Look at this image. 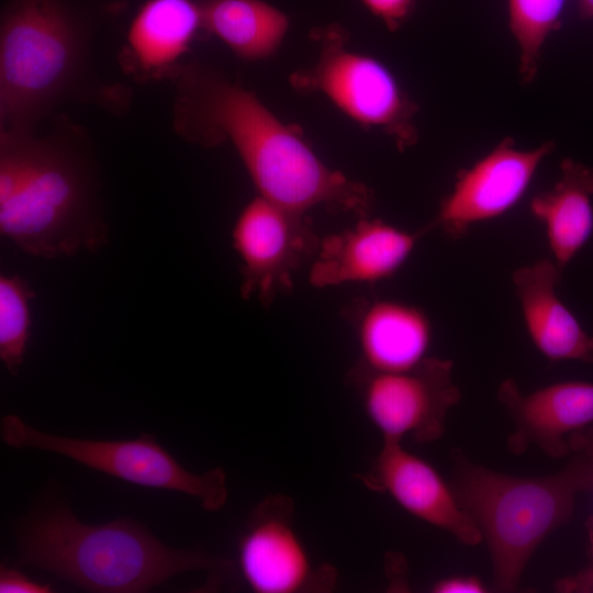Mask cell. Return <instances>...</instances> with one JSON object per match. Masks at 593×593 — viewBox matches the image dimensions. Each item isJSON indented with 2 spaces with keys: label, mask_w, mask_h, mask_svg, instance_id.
<instances>
[{
  "label": "cell",
  "mask_w": 593,
  "mask_h": 593,
  "mask_svg": "<svg viewBox=\"0 0 593 593\" xmlns=\"http://www.w3.org/2000/svg\"><path fill=\"white\" fill-rule=\"evenodd\" d=\"M174 127L199 146L231 142L258 194L290 211L323 206L366 217L374 206L368 186L329 168L298 128L211 67L194 63L179 74Z\"/></svg>",
  "instance_id": "1"
},
{
  "label": "cell",
  "mask_w": 593,
  "mask_h": 593,
  "mask_svg": "<svg viewBox=\"0 0 593 593\" xmlns=\"http://www.w3.org/2000/svg\"><path fill=\"white\" fill-rule=\"evenodd\" d=\"M0 231L48 259L105 245L108 226L82 159L57 142L1 132Z\"/></svg>",
  "instance_id": "2"
},
{
  "label": "cell",
  "mask_w": 593,
  "mask_h": 593,
  "mask_svg": "<svg viewBox=\"0 0 593 593\" xmlns=\"http://www.w3.org/2000/svg\"><path fill=\"white\" fill-rule=\"evenodd\" d=\"M16 539L20 564L91 592H146L178 573L230 566L200 550L171 548L133 519L83 524L64 503L32 513Z\"/></svg>",
  "instance_id": "3"
},
{
  "label": "cell",
  "mask_w": 593,
  "mask_h": 593,
  "mask_svg": "<svg viewBox=\"0 0 593 593\" xmlns=\"http://www.w3.org/2000/svg\"><path fill=\"white\" fill-rule=\"evenodd\" d=\"M570 457L553 474L515 477L475 463L465 451L452 449L449 484L486 546L493 591L519 589L537 548L571 519L578 494L591 491L585 458L577 452Z\"/></svg>",
  "instance_id": "4"
},
{
  "label": "cell",
  "mask_w": 593,
  "mask_h": 593,
  "mask_svg": "<svg viewBox=\"0 0 593 593\" xmlns=\"http://www.w3.org/2000/svg\"><path fill=\"white\" fill-rule=\"evenodd\" d=\"M85 48L81 23L61 0H10L0 24L1 132L31 133L74 87Z\"/></svg>",
  "instance_id": "5"
},
{
  "label": "cell",
  "mask_w": 593,
  "mask_h": 593,
  "mask_svg": "<svg viewBox=\"0 0 593 593\" xmlns=\"http://www.w3.org/2000/svg\"><path fill=\"white\" fill-rule=\"evenodd\" d=\"M0 434L2 441L13 448L55 452L130 483L188 494L206 511L222 508L228 496L222 468L192 473L150 434L113 441L69 438L38 430L15 414L1 418Z\"/></svg>",
  "instance_id": "6"
},
{
  "label": "cell",
  "mask_w": 593,
  "mask_h": 593,
  "mask_svg": "<svg viewBox=\"0 0 593 593\" xmlns=\"http://www.w3.org/2000/svg\"><path fill=\"white\" fill-rule=\"evenodd\" d=\"M317 40L318 59L291 75L294 89L321 92L351 120L385 133L401 152L413 146L418 139L414 121L418 108L389 68L348 48L339 31H324Z\"/></svg>",
  "instance_id": "7"
},
{
  "label": "cell",
  "mask_w": 593,
  "mask_h": 593,
  "mask_svg": "<svg viewBox=\"0 0 593 593\" xmlns=\"http://www.w3.org/2000/svg\"><path fill=\"white\" fill-rule=\"evenodd\" d=\"M452 368L451 360L428 356L395 371L372 370L358 362L347 378L383 440L411 437L430 443L444 435L447 415L461 399Z\"/></svg>",
  "instance_id": "8"
},
{
  "label": "cell",
  "mask_w": 593,
  "mask_h": 593,
  "mask_svg": "<svg viewBox=\"0 0 593 593\" xmlns=\"http://www.w3.org/2000/svg\"><path fill=\"white\" fill-rule=\"evenodd\" d=\"M321 237L306 214L290 211L261 195L240 211L232 231L242 260L240 295L269 306L293 287V276L312 261Z\"/></svg>",
  "instance_id": "9"
},
{
  "label": "cell",
  "mask_w": 593,
  "mask_h": 593,
  "mask_svg": "<svg viewBox=\"0 0 593 593\" xmlns=\"http://www.w3.org/2000/svg\"><path fill=\"white\" fill-rule=\"evenodd\" d=\"M552 141L530 149L505 137L469 168L458 172L450 192L434 219L423 227L439 230L452 239L463 237L475 224L496 219L514 208L527 191L540 164L555 149Z\"/></svg>",
  "instance_id": "10"
},
{
  "label": "cell",
  "mask_w": 593,
  "mask_h": 593,
  "mask_svg": "<svg viewBox=\"0 0 593 593\" xmlns=\"http://www.w3.org/2000/svg\"><path fill=\"white\" fill-rule=\"evenodd\" d=\"M286 496H269L251 512L237 546L243 579L257 593H299L333 581L331 570L313 567L292 522Z\"/></svg>",
  "instance_id": "11"
},
{
  "label": "cell",
  "mask_w": 593,
  "mask_h": 593,
  "mask_svg": "<svg viewBox=\"0 0 593 593\" xmlns=\"http://www.w3.org/2000/svg\"><path fill=\"white\" fill-rule=\"evenodd\" d=\"M496 398L513 425L506 439L513 455L535 446L549 458L568 457V437L593 424L591 382L562 381L523 393L514 379L507 378L500 383Z\"/></svg>",
  "instance_id": "12"
},
{
  "label": "cell",
  "mask_w": 593,
  "mask_h": 593,
  "mask_svg": "<svg viewBox=\"0 0 593 593\" xmlns=\"http://www.w3.org/2000/svg\"><path fill=\"white\" fill-rule=\"evenodd\" d=\"M360 478L369 489L389 494L404 511L447 532L460 544L482 542L478 527L458 504L450 484L401 441L383 440L371 468Z\"/></svg>",
  "instance_id": "13"
},
{
  "label": "cell",
  "mask_w": 593,
  "mask_h": 593,
  "mask_svg": "<svg viewBox=\"0 0 593 593\" xmlns=\"http://www.w3.org/2000/svg\"><path fill=\"white\" fill-rule=\"evenodd\" d=\"M424 235L423 228L407 232L381 220L360 217L351 227L321 238L309 282L323 289L388 279L404 265Z\"/></svg>",
  "instance_id": "14"
},
{
  "label": "cell",
  "mask_w": 593,
  "mask_h": 593,
  "mask_svg": "<svg viewBox=\"0 0 593 593\" xmlns=\"http://www.w3.org/2000/svg\"><path fill=\"white\" fill-rule=\"evenodd\" d=\"M343 314L356 333L360 365L395 371L412 368L428 357L432 325L419 307L395 300L359 298Z\"/></svg>",
  "instance_id": "15"
},
{
  "label": "cell",
  "mask_w": 593,
  "mask_h": 593,
  "mask_svg": "<svg viewBox=\"0 0 593 593\" xmlns=\"http://www.w3.org/2000/svg\"><path fill=\"white\" fill-rule=\"evenodd\" d=\"M561 272L552 259H540L514 270L513 288L527 334L550 361L593 363V336L582 328L557 294Z\"/></svg>",
  "instance_id": "16"
},
{
  "label": "cell",
  "mask_w": 593,
  "mask_h": 593,
  "mask_svg": "<svg viewBox=\"0 0 593 593\" xmlns=\"http://www.w3.org/2000/svg\"><path fill=\"white\" fill-rule=\"evenodd\" d=\"M592 198L593 168L566 158L553 187L529 202L532 215L545 226L552 260L561 270L593 232Z\"/></svg>",
  "instance_id": "17"
},
{
  "label": "cell",
  "mask_w": 593,
  "mask_h": 593,
  "mask_svg": "<svg viewBox=\"0 0 593 593\" xmlns=\"http://www.w3.org/2000/svg\"><path fill=\"white\" fill-rule=\"evenodd\" d=\"M203 30L200 2L146 0L127 31V45L136 65L158 74L174 65Z\"/></svg>",
  "instance_id": "18"
},
{
  "label": "cell",
  "mask_w": 593,
  "mask_h": 593,
  "mask_svg": "<svg viewBox=\"0 0 593 593\" xmlns=\"http://www.w3.org/2000/svg\"><path fill=\"white\" fill-rule=\"evenodd\" d=\"M203 30L236 56L259 60L275 54L288 29V16L264 0H202Z\"/></svg>",
  "instance_id": "19"
},
{
  "label": "cell",
  "mask_w": 593,
  "mask_h": 593,
  "mask_svg": "<svg viewBox=\"0 0 593 593\" xmlns=\"http://www.w3.org/2000/svg\"><path fill=\"white\" fill-rule=\"evenodd\" d=\"M564 0H508V24L519 48V76L524 83L536 77L542 47L560 26Z\"/></svg>",
  "instance_id": "20"
},
{
  "label": "cell",
  "mask_w": 593,
  "mask_h": 593,
  "mask_svg": "<svg viewBox=\"0 0 593 593\" xmlns=\"http://www.w3.org/2000/svg\"><path fill=\"white\" fill-rule=\"evenodd\" d=\"M35 295L19 276L0 277V358L8 371L18 374L30 338V300Z\"/></svg>",
  "instance_id": "21"
},
{
  "label": "cell",
  "mask_w": 593,
  "mask_h": 593,
  "mask_svg": "<svg viewBox=\"0 0 593 593\" xmlns=\"http://www.w3.org/2000/svg\"><path fill=\"white\" fill-rule=\"evenodd\" d=\"M390 31L398 30L412 13L418 0H361Z\"/></svg>",
  "instance_id": "22"
},
{
  "label": "cell",
  "mask_w": 593,
  "mask_h": 593,
  "mask_svg": "<svg viewBox=\"0 0 593 593\" xmlns=\"http://www.w3.org/2000/svg\"><path fill=\"white\" fill-rule=\"evenodd\" d=\"M571 452H577L583 456L590 467L592 477L593 491V424L572 433L568 437ZM585 529L588 536V558L589 562H593V514L585 522Z\"/></svg>",
  "instance_id": "23"
},
{
  "label": "cell",
  "mask_w": 593,
  "mask_h": 593,
  "mask_svg": "<svg viewBox=\"0 0 593 593\" xmlns=\"http://www.w3.org/2000/svg\"><path fill=\"white\" fill-rule=\"evenodd\" d=\"M53 591L51 584L37 582L14 568L4 564L0 567L1 593H51Z\"/></svg>",
  "instance_id": "24"
},
{
  "label": "cell",
  "mask_w": 593,
  "mask_h": 593,
  "mask_svg": "<svg viewBox=\"0 0 593 593\" xmlns=\"http://www.w3.org/2000/svg\"><path fill=\"white\" fill-rule=\"evenodd\" d=\"M435 593H484L488 588L475 575H452L436 581L432 586Z\"/></svg>",
  "instance_id": "25"
},
{
  "label": "cell",
  "mask_w": 593,
  "mask_h": 593,
  "mask_svg": "<svg viewBox=\"0 0 593 593\" xmlns=\"http://www.w3.org/2000/svg\"><path fill=\"white\" fill-rule=\"evenodd\" d=\"M553 588L561 593H593V562L574 574L557 579Z\"/></svg>",
  "instance_id": "26"
},
{
  "label": "cell",
  "mask_w": 593,
  "mask_h": 593,
  "mask_svg": "<svg viewBox=\"0 0 593 593\" xmlns=\"http://www.w3.org/2000/svg\"><path fill=\"white\" fill-rule=\"evenodd\" d=\"M579 9L583 19L593 18V0H579Z\"/></svg>",
  "instance_id": "27"
}]
</instances>
